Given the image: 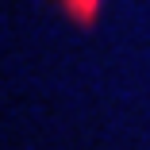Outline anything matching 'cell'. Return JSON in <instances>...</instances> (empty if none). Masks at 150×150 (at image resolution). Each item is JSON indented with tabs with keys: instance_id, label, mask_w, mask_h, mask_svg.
Listing matches in <instances>:
<instances>
[{
	"instance_id": "1",
	"label": "cell",
	"mask_w": 150,
	"mask_h": 150,
	"mask_svg": "<svg viewBox=\"0 0 150 150\" xmlns=\"http://www.w3.org/2000/svg\"><path fill=\"white\" fill-rule=\"evenodd\" d=\"M66 8H69V16H81V19L88 23L93 12H96V0H66Z\"/></svg>"
}]
</instances>
